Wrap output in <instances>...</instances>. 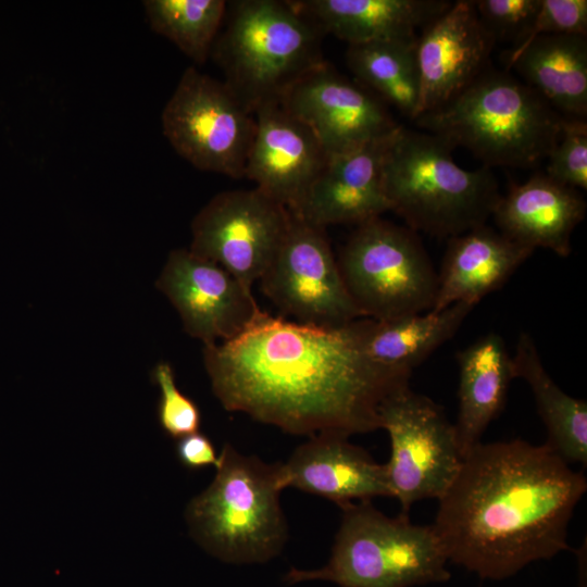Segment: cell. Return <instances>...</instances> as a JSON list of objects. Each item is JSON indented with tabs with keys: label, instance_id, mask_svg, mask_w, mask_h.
<instances>
[{
	"label": "cell",
	"instance_id": "obj_1",
	"mask_svg": "<svg viewBox=\"0 0 587 587\" xmlns=\"http://www.w3.org/2000/svg\"><path fill=\"white\" fill-rule=\"evenodd\" d=\"M367 323L319 327L261 311L237 337L204 346L212 390L225 410L292 435L376 430L383 401L411 372L369 357Z\"/></svg>",
	"mask_w": 587,
	"mask_h": 587
},
{
	"label": "cell",
	"instance_id": "obj_2",
	"mask_svg": "<svg viewBox=\"0 0 587 587\" xmlns=\"http://www.w3.org/2000/svg\"><path fill=\"white\" fill-rule=\"evenodd\" d=\"M587 479L546 442H479L438 499L432 526L448 561L501 580L571 550L567 528Z\"/></svg>",
	"mask_w": 587,
	"mask_h": 587
},
{
	"label": "cell",
	"instance_id": "obj_3",
	"mask_svg": "<svg viewBox=\"0 0 587 587\" xmlns=\"http://www.w3.org/2000/svg\"><path fill=\"white\" fill-rule=\"evenodd\" d=\"M563 118L510 72L486 68L451 100L414 121L452 148H466L483 166L524 168L549 157Z\"/></svg>",
	"mask_w": 587,
	"mask_h": 587
},
{
	"label": "cell",
	"instance_id": "obj_4",
	"mask_svg": "<svg viewBox=\"0 0 587 587\" xmlns=\"http://www.w3.org/2000/svg\"><path fill=\"white\" fill-rule=\"evenodd\" d=\"M453 148L426 132L395 134L383 167L390 211L409 228L437 237H453L486 224L501 197L489 167L459 166Z\"/></svg>",
	"mask_w": 587,
	"mask_h": 587
},
{
	"label": "cell",
	"instance_id": "obj_5",
	"mask_svg": "<svg viewBox=\"0 0 587 587\" xmlns=\"http://www.w3.org/2000/svg\"><path fill=\"white\" fill-rule=\"evenodd\" d=\"M224 22L211 57L252 114L279 103L295 83L325 62L324 34L292 1H230Z\"/></svg>",
	"mask_w": 587,
	"mask_h": 587
},
{
	"label": "cell",
	"instance_id": "obj_6",
	"mask_svg": "<svg viewBox=\"0 0 587 587\" xmlns=\"http://www.w3.org/2000/svg\"><path fill=\"white\" fill-rule=\"evenodd\" d=\"M342 510L328 562L321 569L291 567L285 580H326L339 587H414L445 583L451 573L444 546L432 525L409 515L389 517L371 501Z\"/></svg>",
	"mask_w": 587,
	"mask_h": 587
},
{
	"label": "cell",
	"instance_id": "obj_7",
	"mask_svg": "<svg viewBox=\"0 0 587 587\" xmlns=\"http://www.w3.org/2000/svg\"><path fill=\"white\" fill-rule=\"evenodd\" d=\"M280 463L267 464L225 444L210 486L188 504L197 541L229 563H261L277 555L288 535L279 502Z\"/></svg>",
	"mask_w": 587,
	"mask_h": 587
},
{
	"label": "cell",
	"instance_id": "obj_8",
	"mask_svg": "<svg viewBox=\"0 0 587 587\" xmlns=\"http://www.w3.org/2000/svg\"><path fill=\"white\" fill-rule=\"evenodd\" d=\"M337 261L363 317L385 321L433 309L437 273L408 226L382 217L367 221L357 226Z\"/></svg>",
	"mask_w": 587,
	"mask_h": 587
},
{
	"label": "cell",
	"instance_id": "obj_9",
	"mask_svg": "<svg viewBox=\"0 0 587 587\" xmlns=\"http://www.w3.org/2000/svg\"><path fill=\"white\" fill-rule=\"evenodd\" d=\"M379 421L390 439L385 469L391 497L409 515L413 503L439 499L455 478L463 461L455 427L442 407L409 384L383 401Z\"/></svg>",
	"mask_w": 587,
	"mask_h": 587
},
{
	"label": "cell",
	"instance_id": "obj_10",
	"mask_svg": "<svg viewBox=\"0 0 587 587\" xmlns=\"http://www.w3.org/2000/svg\"><path fill=\"white\" fill-rule=\"evenodd\" d=\"M162 130L193 167L243 178L255 117L228 88L187 67L161 114Z\"/></svg>",
	"mask_w": 587,
	"mask_h": 587
},
{
	"label": "cell",
	"instance_id": "obj_11",
	"mask_svg": "<svg viewBox=\"0 0 587 587\" xmlns=\"http://www.w3.org/2000/svg\"><path fill=\"white\" fill-rule=\"evenodd\" d=\"M325 229L291 214L260 283L283 315L301 324L339 327L363 315L348 292Z\"/></svg>",
	"mask_w": 587,
	"mask_h": 587
},
{
	"label": "cell",
	"instance_id": "obj_12",
	"mask_svg": "<svg viewBox=\"0 0 587 587\" xmlns=\"http://www.w3.org/2000/svg\"><path fill=\"white\" fill-rule=\"evenodd\" d=\"M290 218L287 208L255 187L223 191L192 220L189 250L252 289L274 259Z\"/></svg>",
	"mask_w": 587,
	"mask_h": 587
},
{
	"label": "cell",
	"instance_id": "obj_13",
	"mask_svg": "<svg viewBox=\"0 0 587 587\" xmlns=\"http://www.w3.org/2000/svg\"><path fill=\"white\" fill-rule=\"evenodd\" d=\"M279 104L311 128L328 157L390 136L401 126L376 96L327 62L295 83Z\"/></svg>",
	"mask_w": 587,
	"mask_h": 587
},
{
	"label": "cell",
	"instance_id": "obj_14",
	"mask_svg": "<svg viewBox=\"0 0 587 587\" xmlns=\"http://www.w3.org/2000/svg\"><path fill=\"white\" fill-rule=\"evenodd\" d=\"M155 285L204 346L237 337L262 311L251 288L189 249L171 251Z\"/></svg>",
	"mask_w": 587,
	"mask_h": 587
},
{
	"label": "cell",
	"instance_id": "obj_15",
	"mask_svg": "<svg viewBox=\"0 0 587 587\" xmlns=\"http://www.w3.org/2000/svg\"><path fill=\"white\" fill-rule=\"evenodd\" d=\"M495 45L472 0L451 2L429 22L416 40L417 116L451 100L484 72Z\"/></svg>",
	"mask_w": 587,
	"mask_h": 587
},
{
	"label": "cell",
	"instance_id": "obj_16",
	"mask_svg": "<svg viewBox=\"0 0 587 587\" xmlns=\"http://www.w3.org/2000/svg\"><path fill=\"white\" fill-rule=\"evenodd\" d=\"M254 117L245 177L292 212L329 157L311 128L279 103L261 107Z\"/></svg>",
	"mask_w": 587,
	"mask_h": 587
},
{
	"label": "cell",
	"instance_id": "obj_17",
	"mask_svg": "<svg viewBox=\"0 0 587 587\" xmlns=\"http://www.w3.org/2000/svg\"><path fill=\"white\" fill-rule=\"evenodd\" d=\"M397 130L347 153L329 157L299 207L290 213L326 228L341 224L359 226L390 211L384 192L383 167Z\"/></svg>",
	"mask_w": 587,
	"mask_h": 587
},
{
	"label": "cell",
	"instance_id": "obj_18",
	"mask_svg": "<svg viewBox=\"0 0 587 587\" xmlns=\"http://www.w3.org/2000/svg\"><path fill=\"white\" fill-rule=\"evenodd\" d=\"M349 437H310L280 463L284 489L294 487L323 497L340 508L353 502L391 497L385 464H379Z\"/></svg>",
	"mask_w": 587,
	"mask_h": 587
},
{
	"label": "cell",
	"instance_id": "obj_19",
	"mask_svg": "<svg viewBox=\"0 0 587 587\" xmlns=\"http://www.w3.org/2000/svg\"><path fill=\"white\" fill-rule=\"evenodd\" d=\"M585 213L586 202L577 189L539 174L513 185L500 197L491 216L509 239L566 258L572 251V234Z\"/></svg>",
	"mask_w": 587,
	"mask_h": 587
},
{
	"label": "cell",
	"instance_id": "obj_20",
	"mask_svg": "<svg viewBox=\"0 0 587 587\" xmlns=\"http://www.w3.org/2000/svg\"><path fill=\"white\" fill-rule=\"evenodd\" d=\"M533 252L486 224L448 238L432 310L458 302L475 307L502 287Z\"/></svg>",
	"mask_w": 587,
	"mask_h": 587
},
{
	"label": "cell",
	"instance_id": "obj_21",
	"mask_svg": "<svg viewBox=\"0 0 587 587\" xmlns=\"http://www.w3.org/2000/svg\"><path fill=\"white\" fill-rule=\"evenodd\" d=\"M323 34L349 45L416 39V30L442 13L444 0H295Z\"/></svg>",
	"mask_w": 587,
	"mask_h": 587
},
{
	"label": "cell",
	"instance_id": "obj_22",
	"mask_svg": "<svg viewBox=\"0 0 587 587\" xmlns=\"http://www.w3.org/2000/svg\"><path fill=\"white\" fill-rule=\"evenodd\" d=\"M503 59L561 116L586 118L587 36H539Z\"/></svg>",
	"mask_w": 587,
	"mask_h": 587
},
{
	"label": "cell",
	"instance_id": "obj_23",
	"mask_svg": "<svg viewBox=\"0 0 587 587\" xmlns=\"http://www.w3.org/2000/svg\"><path fill=\"white\" fill-rule=\"evenodd\" d=\"M459 412L454 424L463 457L504 408L514 376L503 338L490 333L457 353Z\"/></svg>",
	"mask_w": 587,
	"mask_h": 587
},
{
	"label": "cell",
	"instance_id": "obj_24",
	"mask_svg": "<svg viewBox=\"0 0 587 587\" xmlns=\"http://www.w3.org/2000/svg\"><path fill=\"white\" fill-rule=\"evenodd\" d=\"M515 378L532 389L546 444L566 463L587 465V402L564 392L545 369L533 337L522 332L512 357Z\"/></svg>",
	"mask_w": 587,
	"mask_h": 587
},
{
	"label": "cell",
	"instance_id": "obj_25",
	"mask_svg": "<svg viewBox=\"0 0 587 587\" xmlns=\"http://www.w3.org/2000/svg\"><path fill=\"white\" fill-rule=\"evenodd\" d=\"M474 305L458 302L385 321L369 319L364 348L375 362L412 373V370L459 330Z\"/></svg>",
	"mask_w": 587,
	"mask_h": 587
},
{
	"label": "cell",
	"instance_id": "obj_26",
	"mask_svg": "<svg viewBox=\"0 0 587 587\" xmlns=\"http://www.w3.org/2000/svg\"><path fill=\"white\" fill-rule=\"evenodd\" d=\"M416 39H394L349 45L347 64L369 89L410 120L420 102Z\"/></svg>",
	"mask_w": 587,
	"mask_h": 587
},
{
	"label": "cell",
	"instance_id": "obj_27",
	"mask_svg": "<svg viewBox=\"0 0 587 587\" xmlns=\"http://www.w3.org/2000/svg\"><path fill=\"white\" fill-rule=\"evenodd\" d=\"M146 16L151 29L172 41L196 64L211 57L223 26L224 0H146Z\"/></svg>",
	"mask_w": 587,
	"mask_h": 587
},
{
	"label": "cell",
	"instance_id": "obj_28",
	"mask_svg": "<svg viewBox=\"0 0 587 587\" xmlns=\"http://www.w3.org/2000/svg\"><path fill=\"white\" fill-rule=\"evenodd\" d=\"M547 176L574 189H587V122L564 117L560 137L550 152Z\"/></svg>",
	"mask_w": 587,
	"mask_h": 587
},
{
	"label": "cell",
	"instance_id": "obj_29",
	"mask_svg": "<svg viewBox=\"0 0 587 587\" xmlns=\"http://www.w3.org/2000/svg\"><path fill=\"white\" fill-rule=\"evenodd\" d=\"M151 378L160 388L157 413L164 433L179 439L199 432L201 424L199 407L177 388L171 364L158 363L152 370Z\"/></svg>",
	"mask_w": 587,
	"mask_h": 587
},
{
	"label": "cell",
	"instance_id": "obj_30",
	"mask_svg": "<svg viewBox=\"0 0 587 587\" xmlns=\"http://www.w3.org/2000/svg\"><path fill=\"white\" fill-rule=\"evenodd\" d=\"M478 18L497 42L520 45L540 8L541 0H475Z\"/></svg>",
	"mask_w": 587,
	"mask_h": 587
},
{
	"label": "cell",
	"instance_id": "obj_31",
	"mask_svg": "<svg viewBox=\"0 0 587 587\" xmlns=\"http://www.w3.org/2000/svg\"><path fill=\"white\" fill-rule=\"evenodd\" d=\"M553 35L587 36L586 0H541L526 37L513 48L521 47L539 36Z\"/></svg>",
	"mask_w": 587,
	"mask_h": 587
},
{
	"label": "cell",
	"instance_id": "obj_32",
	"mask_svg": "<svg viewBox=\"0 0 587 587\" xmlns=\"http://www.w3.org/2000/svg\"><path fill=\"white\" fill-rule=\"evenodd\" d=\"M175 451L179 462L192 471L210 465L216 467L220 463V454L217 455L211 439L199 432L179 438Z\"/></svg>",
	"mask_w": 587,
	"mask_h": 587
}]
</instances>
